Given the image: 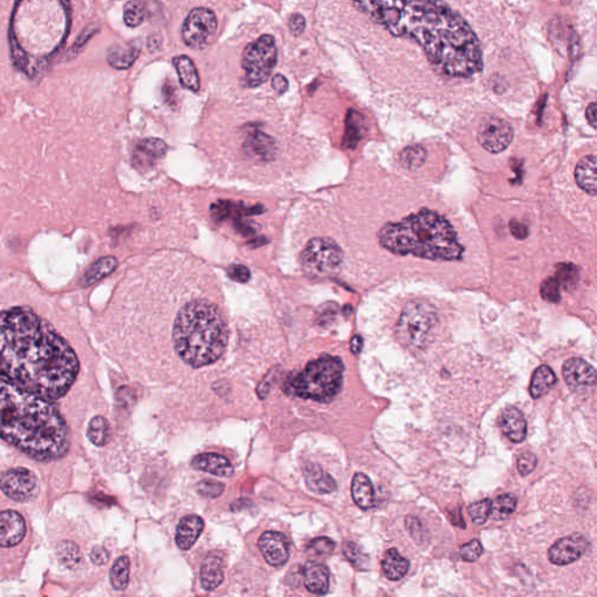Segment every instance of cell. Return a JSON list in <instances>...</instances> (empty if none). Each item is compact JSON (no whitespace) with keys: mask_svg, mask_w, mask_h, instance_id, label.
Masks as SVG:
<instances>
[{"mask_svg":"<svg viewBox=\"0 0 597 597\" xmlns=\"http://www.w3.org/2000/svg\"><path fill=\"white\" fill-rule=\"evenodd\" d=\"M354 6L396 37L416 41L447 76L469 78L483 68L480 41L468 23L438 1H359Z\"/></svg>","mask_w":597,"mask_h":597,"instance_id":"cell-1","label":"cell"},{"mask_svg":"<svg viewBox=\"0 0 597 597\" xmlns=\"http://www.w3.org/2000/svg\"><path fill=\"white\" fill-rule=\"evenodd\" d=\"M69 344L28 308L0 313V376L42 399L68 392L78 373Z\"/></svg>","mask_w":597,"mask_h":597,"instance_id":"cell-2","label":"cell"},{"mask_svg":"<svg viewBox=\"0 0 597 597\" xmlns=\"http://www.w3.org/2000/svg\"><path fill=\"white\" fill-rule=\"evenodd\" d=\"M0 439L37 460H55L69 448V430L47 400L0 378Z\"/></svg>","mask_w":597,"mask_h":597,"instance_id":"cell-3","label":"cell"},{"mask_svg":"<svg viewBox=\"0 0 597 597\" xmlns=\"http://www.w3.org/2000/svg\"><path fill=\"white\" fill-rule=\"evenodd\" d=\"M378 241L394 255H412L430 260H460L464 253L453 225L430 209H421L399 222L386 223L378 232Z\"/></svg>","mask_w":597,"mask_h":597,"instance_id":"cell-4","label":"cell"},{"mask_svg":"<svg viewBox=\"0 0 597 597\" xmlns=\"http://www.w3.org/2000/svg\"><path fill=\"white\" fill-rule=\"evenodd\" d=\"M173 342L182 361L193 368L221 358L228 344V327L217 306L207 300L186 305L175 319Z\"/></svg>","mask_w":597,"mask_h":597,"instance_id":"cell-5","label":"cell"},{"mask_svg":"<svg viewBox=\"0 0 597 597\" xmlns=\"http://www.w3.org/2000/svg\"><path fill=\"white\" fill-rule=\"evenodd\" d=\"M344 366L339 357L322 356L308 363L289 384L296 396L316 402H330L341 391Z\"/></svg>","mask_w":597,"mask_h":597,"instance_id":"cell-6","label":"cell"},{"mask_svg":"<svg viewBox=\"0 0 597 597\" xmlns=\"http://www.w3.org/2000/svg\"><path fill=\"white\" fill-rule=\"evenodd\" d=\"M438 321L439 318L433 306L423 301L409 302L397 325L399 342L409 350L425 349Z\"/></svg>","mask_w":597,"mask_h":597,"instance_id":"cell-7","label":"cell"},{"mask_svg":"<svg viewBox=\"0 0 597 597\" xmlns=\"http://www.w3.org/2000/svg\"><path fill=\"white\" fill-rule=\"evenodd\" d=\"M278 61L275 37L269 34L248 44L243 52L242 69L245 84L250 88L265 83L273 73Z\"/></svg>","mask_w":597,"mask_h":597,"instance_id":"cell-8","label":"cell"},{"mask_svg":"<svg viewBox=\"0 0 597 597\" xmlns=\"http://www.w3.org/2000/svg\"><path fill=\"white\" fill-rule=\"evenodd\" d=\"M342 262L343 252L339 244L327 237L310 239L301 253L302 269L316 278L335 273Z\"/></svg>","mask_w":597,"mask_h":597,"instance_id":"cell-9","label":"cell"},{"mask_svg":"<svg viewBox=\"0 0 597 597\" xmlns=\"http://www.w3.org/2000/svg\"><path fill=\"white\" fill-rule=\"evenodd\" d=\"M217 30V18L210 8L196 7L182 25V40L191 49L207 47Z\"/></svg>","mask_w":597,"mask_h":597,"instance_id":"cell-10","label":"cell"},{"mask_svg":"<svg viewBox=\"0 0 597 597\" xmlns=\"http://www.w3.org/2000/svg\"><path fill=\"white\" fill-rule=\"evenodd\" d=\"M476 137L486 151L498 155L505 151L514 140V128L502 118L487 114L481 118L477 125Z\"/></svg>","mask_w":597,"mask_h":597,"instance_id":"cell-11","label":"cell"},{"mask_svg":"<svg viewBox=\"0 0 597 597\" xmlns=\"http://www.w3.org/2000/svg\"><path fill=\"white\" fill-rule=\"evenodd\" d=\"M0 489L11 500L28 502L37 493V480L26 468H13L0 475Z\"/></svg>","mask_w":597,"mask_h":597,"instance_id":"cell-12","label":"cell"},{"mask_svg":"<svg viewBox=\"0 0 597 597\" xmlns=\"http://www.w3.org/2000/svg\"><path fill=\"white\" fill-rule=\"evenodd\" d=\"M589 543L581 534L565 537L548 550V559L557 566H566L579 560L587 552Z\"/></svg>","mask_w":597,"mask_h":597,"instance_id":"cell-13","label":"cell"},{"mask_svg":"<svg viewBox=\"0 0 597 597\" xmlns=\"http://www.w3.org/2000/svg\"><path fill=\"white\" fill-rule=\"evenodd\" d=\"M562 375L566 384L577 392L593 389L596 382L594 368L581 358L568 359L562 368Z\"/></svg>","mask_w":597,"mask_h":597,"instance_id":"cell-14","label":"cell"},{"mask_svg":"<svg viewBox=\"0 0 597 597\" xmlns=\"http://www.w3.org/2000/svg\"><path fill=\"white\" fill-rule=\"evenodd\" d=\"M167 153V145L158 138H148L135 145L131 162L138 171L152 169Z\"/></svg>","mask_w":597,"mask_h":597,"instance_id":"cell-15","label":"cell"},{"mask_svg":"<svg viewBox=\"0 0 597 597\" xmlns=\"http://www.w3.org/2000/svg\"><path fill=\"white\" fill-rule=\"evenodd\" d=\"M258 547L267 564L282 567L289 559V543L285 534L267 531L259 538Z\"/></svg>","mask_w":597,"mask_h":597,"instance_id":"cell-16","label":"cell"},{"mask_svg":"<svg viewBox=\"0 0 597 597\" xmlns=\"http://www.w3.org/2000/svg\"><path fill=\"white\" fill-rule=\"evenodd\" d=\"M26 534L24 518L17 511H4L0 514V546L13 547L20 543Z\"/></svg>","mask_w":597,"mask_h":597,"instance_id":"cell-17","label":"cell"},{"mask_svg":"<svg viewBox=\"0 0 597 597\" xmlns=\"http://www.w3.org/2000/svg\"><path fill=\"white\" fill-rule=\"evenodd\" d=\"M498 423L504 435L512 442H521L526 438V420L524 418L523 413L516 407H507L504 409Z\"/></svg>","mask_w":597,"mask_h":597,"instance_id":"cell-18","label":"cell"},{"mask_svg":"<svg viewBox=\"0 0 597 597\" xmlns=\"http://www.w3.org/2000/svg\"><path fill=\"white\" fill-rule=\"evenodd\" d=\"M244 150L248 155L260 160H272L275 155V143L273 138L262 130L253 128L248 131L244 141Z\"/></svg>","mask_w":597,"mask_h":597,"instance_id":"cell-19","label":"cell"},{"mask_svg":"<svg viewBox=\"0 0 597 597\" xmlns=\"http://www.w3.org/2000/svg\"><path fill=\"white\" fill-rule=\"evenodd\" d=\"M203 529H205V523L201 517L196 514L183 517L179 523L176 536H175V541L179 548L181 550H191V547L194 546V543L198 541V537L201 536Z\"/></svg>","mask_w":597,"mask_h":597,"instance_id":"cell-20","label":"cell"},{"mask_svg":"<svg viewBox=\"0 0 597 597\" xmlns=\"http://www.w3.org/2000/svg\"><path fill=\"white\" fill-rule=\"evenodd\" d=\"M140 42L132 41L128 44H114L109 48L107 61L111 67L118 71H124L135 64L140 54Z\"/></svg>","mask_w":597,"mask_h":597,"instance_id":"cell-21","label":"cell"},{"mask_svg":"<svg viewBox=\"0 0 597 597\" xmlns=\"http://www.w3.org/2000/svg\"><path fill=\"white\" fill-rule=\"evenodd\" d=\"M303 475L307 487L312 490L313 493L326 495L334 493L337 488L335 480L315 463L306 464Z\"/></svg>","mask_w":597,"mask_h":597,"instance_id":"cell-22","label":"cell"},{"mask_svg":"<svg viewBox=\"0 0 597 597\" xmlns=\"http://www.w3.org/2000/svg\"><path fill=\"white\" fill-rule=\"evenodd\" d=\"M191 466L196 470L212 474L215 476L230 477L234 474L231 463L218 454H201L191 461Z\"/></svg>","mask_w":597,"mask_h":597,"instance_id":"cell-23","label":"cell"},{"mask_svg":"<svg viewBox=\"0 0 597 597\" xmlns=\"http://www.w3.org/2000/svg\"><path fill=\"white\" fill-rule=\"evenodd\" d=\"M596 157L588 155L581 159L575 168V181L582 191L591 196H596Z\"/></svg>","mask_w":597,"mask_h":597,"instance_id":"cell-24","label":"cell"},{"mask_svg":"<svg viewBox=\"0 0 597 597\" xmlns=\"http://www.w3.org/2000/svg\"><path fill=\"white\" fill-rule=\"evenodd\" d=\"M305 586L310 593L315 595H326L329 591V570L322 564L309 562L303 570Z\"/></svg>","mask_w":597,"mask_h":597,"instance_id":"cell-25","label":"cell"},{"mask_svg":"<svg viewBox=\"0 0 597 597\" xmlns=\"http://www.w3.org/2000/svg\"><path fill=\"white\" fill-rule=\"evenodd\" d=\"M202 587L205 591H215L221 586L224 579L223 573V561L216 555H208L205 557L200 570Z\"/></svg>","mask_w":597,"mask_h":597,"instance_id":"cell-26","label":"cell"},{"mask_svg":"<svg viewBox=\"0 0 597 597\" xmlns=\"http://www.w3.org/2000/svg\"><path fill=\"white\" fill-rule=\"evenodd\" d=\"M354 502L363 510H369L375 505V490L369 477L362 473L356 474L351 483Z\"/></svg>","mask_w":597,"mask_h":597,"instance_id":"cell-27","label":"cell"},{"mask_svg":"<svg viewBox=\"0 0 597 597\" xmlns=\"http://www.w3.org/2000/svg\"><path fill=\"white\" fill-rule=\"evenodd\" d=\"M173 64H174L176 73H178L179 80L182 87L188 89V90L198 92L201 87V82L198 78V73L195 67L194 62L186 55H179L173 59Z\"/></svg>","mask_w":597,"mask_h":597,"instance_id":"cell-28","label":"cell"},{"mask_svg":"<svg viewBox=\"0 0 597 597\" xmlns=\"http://www.w3.org/2000/svg\"><path fill=\"white\" fill-rule=\"evenodd\" d=\"M382 572L390 580L398 581L406 575L409 569V561L402 557L396 548L386 550L382 561Z\"/></svg>","mask_w":597,"mask_h":597,"instance_id":"cell-29","label":"cell"},{"mask_svg":"<svg viewBox=\"0 0 597 597\" xmlns=\"http://www.w3.org/2000/svg\"><path fill=\"white\" fill-rule=\"evenodd\" d=\"M117 259L112 255H107L98 259L88 269L81 279V285L84 287L94 285L96 282H101L102 279L108 277L114 270L117 269Z\"/></svg>","mask_w":597,"mask_h":597,"instance_id":"cell-30","label":"cell"},{"mask_svg":"<svg viewBox=\"0 0 597 597\" xmlns=\"http://www.w3.org/2000/svg\"><path fill=\"white\" fill-rule=\"evenodd\" d=\"M557 382V376L550 366H541L533 373L530 384V394L534 399L541 398L550 392Z\"/></svg>","mask_w":597,"mask_h":597,"instance_id":"cell-31","label":"cell"},{"mask_svg":"<svg viewBox=\"0 0 597 597\" xmlns=\"http://www.w3.org/2000/svg\"><path fill=\"white\" fill-rule=\"evenodd\" d=\"M263 212L264 208L262 205L244 208L243 205H236L229 201H219L212 207V215L218 221H223L230 217H239V216L257 215V214H262Z\"/></svg>","mask_w":597,"mask_h":597,"instance_id":"cell-32","label":"cell"},{"mask_svg":"<svg viewBox=\"0 0 597 597\" xmlns=\"http://www.w3.org/2000/svg\"><path fill=\"white\" fill-rule=\"evenodd\" d=\"M346 135L343 138V146L355 148L363 135V117L357 111L350 110L346 116Z\"/></svg>","mask_w":597,"mask_h":597,"instance_id":"cell-33","label":"cell"},{"mask_svg":"<svg viewBox=\"0 0 597 597\" xmlns=\"http://www.w3.org/2000/svg\"><path fill=\"white\" fill-rule=\"evenodd\" d=\"M131 562L128 557H121L114 562L110 572V581L116 591H125L130 582Z\"/></svg>","mask_w":597,"mask_h":597,"instance_id":"cell-34","label":"cell"},{"mask_svg":"<svg viewBox=\"0 0 597 597\" xmlns=\"http://www.w3.org/2000/svg\"><path fill=\"white\" fill-rule=\"evenodd\" d=\"M517 507V497L512 493H504L497 497L491 503V514L493 520L507 519L514 514Z\"/></svg>","mask_w":597,"mask_h":597,"instance_id":"cell-35","label":"cell"},{"mask_svg":"<svg viewBox=\"0 0 597 597\" xmlns=\"http://www.w3.org/2000/svg\"><path fill=\"white\" fill-rule=\"evenodd\" d=\"M400 164L409 171H416L423 167L427 159V151L420 145H412L400 153Z\"/></svg>","mask_w":597,"mask_h":597,"instance_id":"cell-36","label":"cell"},{"mask_svg":"<svg viewBox=\"0 0 597 597\" xmlns=\"http://www.w3.org/2000/svg\"><path fill=\"white\" fill-rule=\"evenodd\" d=\"M88 438L96 446H104L110 439V426L103 416H95L88 428Z\"/></svg>","mask_w":597,"mask_h":597,"instance_id":"cell-37","label":"cell"},{"mask_svg":"<svg viewBox=\"0 0 597 597\" xmlns=\"http://www.w3.org/2000/svg\"><path fill=\"white\" fill-rule=\"evenodd\" d=\"M57 559L68 568H76L82 560L81 550L71 541H62L57 545Z\"/></svg>","mask_w":597,"mask_h":597,"instance_id":"cell-38","label":"cell"},{"mask_svg":"<svg viewBox=\"0 0 597 597\" xmlns=\"http://www.w3.org/2000/svg\"><path fill=\"white\" fill-rule=\"evenodd\" d=\"M147 16V8L144 1L132 0L126 3L124 7V21L128 28H138L143 24Z\"/></svg>","mask_w":597,"mask_h":597,"instance_id":"cell-39","label":"cell"},{"mask_svg":"<svg viewBox=\"0 0 597 597\" xmlns=\"http://www.w3.org/2000/svg\"><path fill=\"white\" fill-rule=\"evenodd\" d=\"M8 41H10L11 57H12L14 66L26 74H30L28 54L24 51V48L21 47L20 44L18 42L13 30V20H12L10 30H8Z\"/></svg>","mask_w":597,"mask_h":597,"instance_id":"cell-40","label":"cell"},{"mask_svg":"<svg viewBox=\"0 0 597 597\" xmlns=\"http://www.w3.org/2000/svg\"><path fill=\"white\" fill-rule=\"evenodd\" d=\"M554 278L557 279L560 287L562 286L566 289H572L579 280V270L572 264H560L557 265Z\"/></svg>","mask_w":597,"mask_h":597,"instance_id":"cell-41","label":"cell"},{"mask_svg":"<svg viewBox=\"0 0 597 597\" xmlns=\"http://www.w3.org/2000/svg\"><path fill=\"white\" fill-rule=\"evenodd\" d=\"M343 554L346 555V559L358 569H364L368 567L369 564V559L366 554L363 553L362 550L359 548L358 545H356L353 541H346L343 545Z\"/></svg>","mask_w":597,"mask_h":597,"instance_id":"cell-42","label":"cell"},{"mask_svg":"<svg viewBox=\"0 0 597 597\" xmlns=\"http://www.w3.org/2000/svg\"><path fill=\"white\" fill-rule=\"evenodd\" d=\"M491 500H482L476 503H473L468 507L469 511V516L471 517L474 523L476 525H483L487 523V520L490 518L491 514Z\"/></svg>","mask_w":597,"mask_h":597,"instance_id":"cell-43","label":"cell"},{"mask_svg":"<svg viewBox=\"0 0 597 597\" xmlns=\"http://www.w3.org/2000/svg\"><path fill=\"white\" fill-rule=\"evenodd\" d=\"M541 296H543V300L548 302L557 303V302L560 301V285L557 282V279L550 277V278L545 279L541 282Z\"/></svg>","mask_w":597,"mask_h":597,"instance_id":"cell-44","label":"cell"},{"mask_svg":"<svg viewBox=\"0 0 597 597\" xmlns=\"http://www.w3.org/2000/svg\"><path fill=\"white\" fill-rule=\"evenodd\" d=\"M335 550V543L330 538H316L309 545L308 550L315 557H327Z\"/></svg>","mask_w":597,"mask_h":597,"instance_id":"cell-45","label":"cell"},{"mask_svg":"<svg viewBox=\"0 0 597 597\" xmlns=\"http://www.w3.org/2000/svg\"><path fill=\"white\" fill-rule=\"evenodd\" d=\"M482 554H483V547H482V543L476 539L461 547V557L468 562H475L480 559Z\"/></svg>","mask_w":597,"mask_h":597,"instance_id":"cell-46","label":"cell"},{"mask_svg":"<svg viewBox=\"0 0 597 597\" xmlns=\"http://www.w3.org/2000/svg\"><path fill=\"white\" fill-rule=\"evenodd\" d=\"M224 491V484L215 481L205 480L198 483V493L205 498H217Z\"/></svg>","mask_w":597,"mask_h":597,"instance_id":"cell-47","label":"cell"},{"mask_svg":"<svg viewBox=\"0 0 597 597\" xmlns=\"http://www.w3.org/2000/svg\"><path fill=\"white\" fill-rule=\"evenodd\" d=\"M537 457L532 453H524L520 455L518 459V471H519L521 476H527L530 475L532 471H534L536 466H537Z\"/></svg>","mask_w":597,"mask_h":597,"instance_id":"cell-48","label":"cell"},{"mask_svg":"<svg viewBox=\"0 0 597 597\" xmlns=\"http://www.w3.org/2000/svg\"><path fill=\"white\" fill-rule=\"evenodd\" d=\"M98 28H87L82 32L81 35L78 37V40L73 44V48L71 49V54H78V52L81 51L82 48L87 44L88 41L90 40L91 37H94Z\"/></svg>","mask_w":597,"mask_h":597,"instance_id":"cell-49","label":"cell"},{"mask_svg":"<svg viewBox=\"0 0 597 597\" xmlns=\"http://www.w3.org/2000/svg\"><path fill=\"white\" fill-rule=\"evenodd\" d=\"M228 275L234 282L245 284L250 279V271L244 265H232L229 267Z\"/></svg>","mask_w":597,"mask_h":597,"instance_id":"cell-50","label":"cell"},{"mask_svg":"<svg viewBox=\"0 0 597 597\" xmlns=\"http://www.w3.org/2000/svg\"><path fill=\"white\" fill-rule=\"evenodd\" d=\"M289 28L291 32H292L293 35H296V37L301 35L306 28L305 18L302 17L301 14H292L291 18H289Z\"/></svg>","mask_w":597,"mask_h":597,"instance_id":"cell-51","label":"cell"},{"mask_svg":"<svg viewBox=\"0 0 597 597\" xmlns=\"http://www.w3.org/2000/svg\"><path fill=\"white\" fill-rule=\"evenodd\" d=\"M90 559L95 565L103 566V565L108 564L110 554H109L108 550H105L104 547L95 546L91 550Z\"/></svg>","mask_w":597,"mask_h":597,"instance_id":"cell-52","label":"cell"},{"mask_svg":"<svg viewBox=\"0 0 597 597\" xmlns=\"http://www.w3.org/2000/svg\"><path fill=\"white\" fill-rule=\"evenodd\" d=\"M509 228H510L512 236L516 237L517 239H520V241L527 239V236H529V228L524 223L516 219V218L511 219Z\"/></svg>","mask_w":597,"mask_h":597,"instance_id":"cell-53","label":"cell"},{"mask_svg":"<svg viewBox=\"0 0 597 597\" xmlns=\"http://www.w3.org/2000/svg\"><path fill=\"white\" fill-rule=\"evenodd\" d=\"M406 526L409 529V533L412 534V537L416 541H423V538L420 536L419 532H425L423 530V525L420 523L419 520L414 518V517H407L406 518Z\"/></svg>","mask_w":597,"mask_h":597,"instance_id":"cell-54","label":"cell"},{"mask_svg":"<svg viewBox=\"0 0 597 597\" xmlns=\"http://www.w3.org/2000/svg\"><path fill=\"white\" fill-rule=\"evenodd\" d=\"M272 88L275 89L279 95L285 94L286 91L289 90V81L287 78L282 74H277L272 78Z\"/></svg>","mask_w":597,"mask_h":597,"instance_id":"cell-55","label":"cell"},{"mask_svg":"<svg viewBox=\"0 0 597 597\" xmlns=\"http://www.w3.org/2000/svg\"><path fill=\"white\" fill-rule=\"evenodd\" d=\"M596 112L597 105L595 102H591V104L588 105L587 110H586V119H587L588 124L591 125V128H596Z\"/></svg>","mask_w":597,"mask_h":597,"instance_id":"cell-56","label":"cell"},{"mask_svg":"<svg viewBox=\"0 0 597 597\" xmlns=\"http://www.w3.org/2000/svg\"><path fill=\"white\" fill-rule=\"evenodd\" d=\"M363 346V339L361 336H354L353 339H351V343H350V346H351V351L354 354H358L362 349Z\"/></svg>","mask_w":597,"mask_h":597,"instance_id":"cell-57","label":"cell"}]
</instances>
